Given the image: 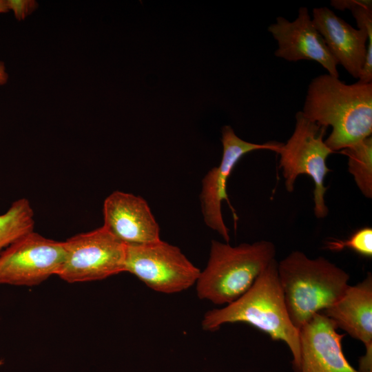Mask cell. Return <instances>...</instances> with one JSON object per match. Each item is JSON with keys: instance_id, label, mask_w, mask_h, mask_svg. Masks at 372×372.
<instances>
[{"instance_id": "1", "label": "cell", "mask_w": 372, "mask_h": 372, "mask_svg": "<svg viewBox=\"0 0 372 372\" xmlns=\"http://www.w3.org/2000/svg\"><path fill=\"white\" fill-rule=\"evenodd\" d=\"M309 120L332 131L324 141L333 152L372 134V83L346 84L329 74L315 77L308 86L302 111Z\"/></svg>"}, {"instance_id": "2", "label": "cell", "mask_w": 372, "mask_h": 372, "mask_svg": "<svg viewBox=\"0 0 372 372\" xmlns=\"http://www.w3.org/2000/svg\"><path fill=\"white\" fill-rule=\"evenodd\" d=\"M242 322L267 333L289 347L295 372L300 359L299 330L288 314L278 276V262L271 261L251 287L234 302L208 311L202 320L203 330L214 331L222 325Z\"/></svg>"}, {"instance_id": "3", "label": "cell", "mask_w": 372, "mask_h": 372, "mask_svg": "<svg viewBox=\"0 0 372 372\" xmlns=\"http://www.w3.org/2000/svg\"><path fill=\"white\" fill-rule=\"evenodd\" d=\"M278 276L291 322L298 330L315 314L336 302L349 286V275L327 258L291 252L278 262Z\"/></svg>"}, {"instance_id": "4", "label": "cell", "mask_w": 372, "mask_h": 372, "mask_svg": "<svg viewBox=\"0 0 372 372\" xmlns=\"http://www.w3.org/2000/svg\"><path fill=\"white\" fill-rule=\"evenodd\" d=\"M276 254V246L268 240L231 246L212 240L207 266L195 284L198 298L231 304L251 287Z\"/></svg>"}, {"instance_id": "5", "label": "cell", "mask_w": 372, "mask_h": 372, "mask_svg": "<svg viewBox=\"0 0 372 372\" xmlns=\"http://www.w3.org/2000/svg\"><path fill=\"white\" fill-rule=\"evenodd\" d=\"M327 130V127L309 120L299 111L296 114L292 135L278 152L287 192L293 191L294 183L300 175H307L313 180V211L318 218H325L329 212L324 200L327 187L324 181L331 172L327 159L333 152L324 140Z\"/></svg>"}, {"instance_id": "6", "label": "cell", "mask_w": 372, "mask_h": 372, "mask_svg": "<svg viewBox=\"0 0 372 372\" xmlns=\"http://www.w3.org/2000/svg\"><path fill=\"white\" fill-rule=\"evenodd\" d=\"M58 276L69 283L100 280L125 271L127 246L103 226L66 240Z\"/></svg>"}, {"instance_id": "7", "label": "cell", "mask_w": 372, "mask_h": 372, "mask_svg": "<svg viewBox=\"0 0 372 372\" xmlns=\"http://www.w3.org/2000/svg\"><path fill=\"white\" fill-rule=\"evenodd\" d=\"M125 271L150 289L168 294L192 287L200 273L178 247L161 240L147 245L127 246Z\"/></svg>"}, {"instance_id": "8", "label": "cell", "mask_w": 372, "mask_h": 372, "mask_svg": "<svg viewBox=\"0 0 372 372\" xmlns=\"http://www.w3.org/2000/svg\"><path fill=\"white\" fill-rule=\"evenodd\" d=\"M65 258L64 241L30 231L0 252V285H38L58 276Z\"/></svg>"}, {"instance_id": "9", "label": "cell", "mask_w": 372, "mask_h": 372, "mask_svg": "<svg viewBox=\"0 0 372 372\" xmlns=\"http://www.w3.org/2000/svg\"><path fill=\"white\" fill-rule=\"evenodd\" d=\"M221 142L223 151L220 165L210 169L202 180L200 195L203 219L209 228L218 232L225 242L230 238L221 212V203L225 200L230 207L234 219L238 217L228 199L227 182L239 160L246 154L259 149H268L278 152L282 143L267 142L262 144L252 143L240 138L229 125L222 128Z\"/></svg>"}, {"instance_id": "10", "label": "cell", "mask_w": 372, "mask_h": 372, "mask_svg": "<svg viewBox=\"0 0 372 372\" xmlns=\"http://www.w3.org/2000/svg\"><path fill=\"white\" fill-rule=\"evenodd\" d=\"M268 31L278 43L274 54L288 61H315L328 72L339 77L338 62L329 50L323 38L313 25L306 7H300L298 17L289 21L278 17Z\"/></svg>"}, {"instance_id": "11", "label": "cell", "mask_w": 372, "mask_h": 372, "mask_svg": "<svg viewBox=\"0 0 372 372\" xmlns=\"http://www.w3.org/2000/svg\"><path fill=\"white\" fill-rule=\"evenodd\" d=\"M103 214V226L126 246L161 240L158 224L141 196L115 191L104 200Z\"/></svg>"}, {"instance_id": "12", "label": "cell", "mask_w": 372, "mask_h": 372, "mask_svg": "<svg viewBox=\"0 0 372 372\" xmlns=\"http://www.w3.org/2000/svg\"><path fill=\"white\" fill-rule=\"evenodd\" d=\"M320 312L299 330L300 359L296 372H360L352 366L342 350L345 334Z\"/></svg>"}, {"instance_id": "13", "label": "cell", "mask_w": 372, "mask_h": 372, "mask_svg": "<svg viewBox=\"0 0 372 372\" xmlns=\"http://www.w3.org/2000/svg\"><path fill=\"white\" fill-rule=\"evenodd\" d=\"M312 21L329 50L338 62L355 79H359L372 37L355 29L327 7L313 9Z\"/></svg>"}, {"instance_id": "14", "label": "cell", "mask_w": 372, "mask_h": 372, "mask_svg": "<svg viewBox=\"0 0 372 372\" xmlns=\"http://www.w3.org/2000/svg\"><path fill=\"white\" fill-rule=\"evenodd\" d=\"M338 329L372 349V275L355 285H349L342 296L322 311Z\"/></svg>"}, {"instance_id": "15", "label": "cell", "mask_w": 372, "mask_h": 372, "mask_svg": "<svg viewBox=\"0 0 372 372\" xmlns=\"http://www.w3.org/2000/svg\"><path fill=\"white\" fill-rule=\"evenodd\" d=\"M34 211L30 201L24 198L14 201L0 214V252L17 239L33 231Z\"/></svg>"}, {"instance_id": "16", "label": "cell", "mask_w": 372, "mask_h": 372, "mask_svg": "<svg viewBox=\"0 0 372 372\" xmlns=\"http://www.w3.org/2000/svg\"><path fill=\"white\" fill-rule=\"evenodd\" d=\"M348 157V170L362 194L372 198V136L341 150Z\"/></svg>"}, {"instance_id": "17", "label": "cell", "mask_w": 372, "mask_h": 372, "mask_svg": "<svg viewBox=\"0 0 372 372\" xmlns=\"http://www.w3.org/2000/svg\"><path fill=\"white\" fill-rule=\"evenodd\" d=\"M326 248L333 251L345 249L366 257H372V228L362 227L355 231L346 240L331 239L326 241Z\"/></svg>"}, {"instance_id": "18", "label": "cell", "mask_w": 372, "mask_h": 372, "mask_svg": "<svg viewBox=\"0 0 372 372\" xmlns=\"http://www.w3.org/2000/svg\"><path fill=\"white\" fill-rule=\"evenodd\" d=\"M9 10L12 11L18 21L24 20L38 8L34 0H6Z\"/></svg>"}, {"instance_id": "19", "label": "cell", "mask_w": 372, "mask_h": 372, "mask_svg": "<svg viewBox=\"0 0 372 372\" xmlns=\"http://www.w3.org/2000/svg\"><path fill=\"white\" fill-rule=\"evenodd\" d=\"M360 372H372V349H365L364 354L359 359Z\"/></svg>"}, {"instance_id": "20", "label": "cell", "mask_w": 372, "mask_h": 372, "mask_svg": "<svg viewBox=\"0 0 372 372\" xmlns=\"http://www.w3.org/2000/svg\"><path fill=\"white\" fill-rule=\"evenodd\" d=\"M6 0H0V13L9 12ZM8 80V74L6 71L5 65L0 61V85H5Z\"/></svg>"}, {"instance_id": "21", "label": "cell", "mask_w": 372, "mask_h": 372, "mask_svg": "<svg viewBox=\"0 0 372 372\" xmlns=\"http://www.w3.org/2000/svg\"><path fill=\"white\" fill-rule=\"evenodd\" d=\"M3 364V360H0V366H1Z\"/></svg>"}]
</instances>
